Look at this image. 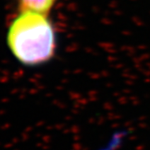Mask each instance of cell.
<instances>
[{
    "label": "cell",
    "instance_id": "6da1fadb",
    "mask_svg": "<svg viewBox=\"0 0 150 150\" xmlns=\"http://www.w3.org/2000/svg\"><path fill=\"white\" fill-rule=\"evenodd\" d=\"M6 41L16 60L28 66L51 61L57 47L56 32L48 15L22 10L10 24Z\"/></svg>",
    "mask_w": 150,
    "mask_h": 150
},
{
    "label": "cell",
    "instance_id": "7a4b0ae2",
    "mask_svg": "<svg viewBox=\"0 0 150 150\" xmlns=\"http://www.w3.org/2000/svg\"><path fill=\"white\" fill-rule=\"evenodd\" d=\"M57 0H18L19 9L48 15Z\"/></svg>",
    "mask_w": 150,
    "mask_h": 150
}]
</instances>
